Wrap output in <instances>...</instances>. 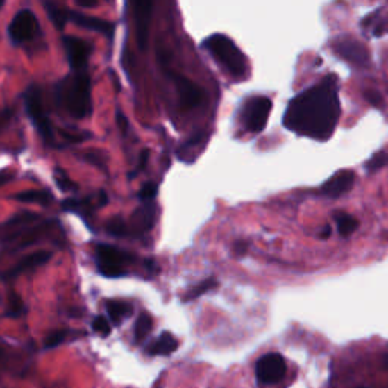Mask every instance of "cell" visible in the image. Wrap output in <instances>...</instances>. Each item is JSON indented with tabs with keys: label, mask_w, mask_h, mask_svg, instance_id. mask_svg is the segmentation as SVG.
I'll return each mask as SVG.
<instances>
[{
	"label": "cell",
	"mask_w": 388,
	"mask_h": 388,
	"mask_svg": "<svg viewBox=\"0 0 388 388\" xmlns=\"http://www.w3.org/2000/svg\"><path fill=\"white\" fill-rule=\"evenodd\" d=\"M340 114L338 82L329 74L290 101L284 114V126L303 137L328 140L334 134Z\"/></svg>",
	"instance_id": "obj_1"
},
{
	"label": "cell",
	"mask_w": 388,
	"mask_h": 388,
	"mask_svg": "<svg viewBox=\"0 0 388 388\" xmlns=\"http://www.w3.org/2000/svg\"><path fill=\"white\" fill-rule=\"evenodd\" d=\"M106 312L112 323L120 325L123 320L132 314V305L123 301H108L106 302Z\"/></svg>",
	"instance_id": "obj_19"
},
{
	"label": "cell",
	"mask_w": 388,
	"mask_h": 388,
	"mask_svg": "<svg viewBox=\"0 0 388 388\" xmlns=\"http://www.w3.org/2000/svg\"><path fill=\"white\" fill-rule=\"evenodd\" d=\"M93 329L97 332V334H101L103 337H108L110 332H111V326H110V321L106 320L103 316H97L94 320H93Z\"/></svg>",
	"instance_id": "obj_29"
},
{
	"label": "cell",
	"mask_w": 388,
	"mask_h": 388,
	"mask_svg": "<svg viewBox=\"0 0 388 388\" xmlns=\"http://www.w3.org/2000/svg\"><path fill=\"white\" fill-rule=\"evenodd\" d=\"M44 8L49 19L53 22L55 26L58 29H64L65 24H67V8H61L51 2H46Z\"/></svg>",
	"instance_id": "obj_22"
},
{
	"label": "cell",
	"mask_w": 388,
	"mask_h": 388,
	"mask_svg": "<svg viewBox=\"0 0 388 388\" xmlns=\"http://www.w3.org/2000/svg\"><path fill=\"white\" fill-rule=\"evenodd\" d=\"M67 22H73L74 24H78V26H81V28L99 32V34H103L110 40L114 37V32H115V24L112 22L93 17V15L74 12L71 10H67Z\"/></svg>",
	"instance_id": "obj_14"
},
{
	"label": "cell",
	"mask_w": 388,
	"mask_h": 388,
	"mask_svg": "<svg viewBox=\"0 0 388 388\" xmlns=\"http://www.w3.org/2000/svg\"><path fill=\"white\" fill-rule=\"evenodd\" d=\"M115 121H117V125L119 128L121 129L123 134H126L128 132V128H129V123H128V117L123 112H117V115H115Z\"/></svg>",
	"instance_id": "obj_33"
},
{
	"label": "cell",
	"mask_w": 388,
	"mask_h": 388,
	"mask_svg": "<svg viewBox=\"0 0 388 388\" xmlns=\"http://www.w3.org/2000/svg\"><path fill=\"white\" fill-rule=\"evenodd\" d=\"M24 312V307H23V302L17 294H11L10 296V311H8V316H22Z\"/></svg>",
	"instance_id": "obj_30"
},
{
	"label": "cell",
	"mask_w": 388,
	"mask_h": 388,
	"mask_svg": "<svg viewBox=\"0 0 388 388\" xmlns=\"http://www.w3.org/2000/svg\"><path fill=\"white\" fill-rule=\"evenodd\" d=\"M153 15L152 2H137L134 3V19L137 31V43L142 51H146L149 46V34H151V22Z\"/></svg>",
	"instance_id": "obj_12"
},
{
	"label": "cell",
	"mask_w": 388,
	"mask_h": 388,
	"mask_svg": "<svg viewBox=\"0 0 388 388\" xmlns=\"http://www.w3.org/2000/svg\"><path fill=\"white\" fill-rule=\"evenodd\" d=\"M156 194H158V185L155 183H146L138 192L140 201L143 203H152L156 199Z\"/></svg>",
	"instance_id": "obj_27"
},
{
	"label": "cell",
	"mask_w": 388,
	"mask_h": 388,
	"mask_svg": "<svg viewBox=\"0 0 388 388\" xmlns=\"http://www.w3.org/2000/svg\"><path fill=\"white\" fill-rule=\"evenodd\" d=\"M334 52L343 60L353 64L355 67L364 69L370 64V55L367 47L361 44L360 41L349 38V37H341L337 38L334 43Z\"/></svg>",
	"instance_id": "obj_9"
},
{
	"label": "cell",
	"mask_w": 388,
	"mask_h": 388,
	"mask_svg": "<svg viewBox=\"0 0 388 388\" xmlns=\"http://www.w3.org/2000/svg\"><path fill=\"white\" fill-rule=\"evenodd\" d=\"M135 261L130 252H126L111 244H97L96 247V266L97 271L105 278L117 279L126 276L128 266Z\"/></svg>",
	"instance_id": "obj_5"
},
{
	"label": "cell",
	"mask_w": 388,
	"mask_h": 388,
	"mask_svg": "<svg viewBox=\"0 0 388 388\" xmlns=\"http://www.w3.org/2000/svg\"><path fill=\"white\" fill-rule=\"evenodd\" d=\"M12 178H14L12 173H10L6 169L0 170V185H3L5 183H8V180L12 179Z\"/></svg>",
	"instance_id": "obj_35"
},
{
	"label": "cell",
	"mask_w": 388,
	"mask_h": 388,
	"mask_svg": "<svg viewBox=\"0 0 388 388\" xmlns=\"http://www.w3.org/2000/svg\"><path fill=\"white\" fill-rule=\"evenodd\" d=\"M176 349H178L176 338L170 332H162L151 346H149L147 353L152 355V357H158V355L169 357V355H171Z\"/></svg>",
	"instance_id": "obj_18"
},
{
	"label": "cell",
	"mask_w": 388,
	"mask_h": 388,
	"mask_svg": "<svg viewBox=\"0 0 388 388\" xmlns=\"http://www.w3.org/2000/svg\"><path fill=\"white\" fill-rule=\"evenodd\" d=\"M76 3L81 8H94V6H97V2H85V0H78Z\"/></svg>",
	"instance_id": "obj_36"
},
{
	"label": "cell",
	"mask_w": 388,
	"mask_h": 388,
	"mask_svg": "<svg viewBox=\"0 0 388 388\" xmlns=\"http://www.w3.org/2000/svg\"><path fill=\"white\" fill-rule=\"evenodd\" d=\"M216 287H217V279H216V278L205 279V280H202L201 284H197L196 287L189 288V290L187 292V296L184 297V301H185V302H188V301H194V299H197V297H201L202 294L211 292L212 288H216Z\"/></svg>",
	"instance_id": "obj_23"
},
{
	"label": "cell",
	"mask_w": 388,
	"mask_h": 388,
	"mask_svg": "<svg viewBox=\"0 0 388 388\" xmlns=\"http://www.w3.org/2000/svg\"><path fill=\"white\" fill-rule=\"evenodd\" d=\"M360 388H367V387H360Z\"/></svg>",
	"instance_id": "obj_40"
},
{
	"label": "cell",
	"mask_w": 388,
	"mask_h": 388,
	"mask_svg": "<svg viewBox=\"0 0 388 388\" xmlns=\"http://www.w3.org/2000/svg\"><path fill=\"white\" fill-rule=\"evenodd\" d=\"M40 34L41 29L37 15L32 10H28V8H24V10H20L15 14L10 26H8V37L17 46L29 43V41L35 40Z\"/></svg>",
	"instance_id": "obj_6"
},
{
	"label": "cell",
	"mask_w": 388,
	"mask_h": 388,
	"mask_svg": "<svg viewBox=\"0 0 388 388\" xmlns=\"http://www.w3.org/2000/svg\"><path fill=\"white\" fill-rule=\"evenodd\" d=\"M171 79L175 82L176 92L179 94V102L184 110H193L205 102V90L197 85L196 82L179 73H171Z\"/></svg>",
	"instance_id": "obj_10"
},
{
	"label": "cell",
	"mask_w": 388,
	"mask_h": 388,
	"mask_svg": "<svg viewBox=\"0 0 388 388\" xmlns=\"http://www.w3.org/2000/svg\"><path fill=\"white\" fill-rule=\"evenodd\" d=\"M15 201L23 203H38V205H49L53 201V196L47 189H31V192H23L15 196Z\"/></svg>",
	"instance_id": "obj_20"
},
{
	"label": "cell",
	"mask_w": 388,
	"mask_h": 388,
	"mask_svg": "<svg viewBox=\"0 0 388 388\" xmlns=\"http://www.w3.org/2000/svg\"><path fill=\"white\" fill-rule=\"evenodd\" d=\"M65 340V331H55L51 335L46 338V343H44V348L46 349H52L56 348L58 344H61Z\"/></svg>",
	"instance_id": "obj_31"
},
{
	"label": "cell",
	"mask_w": 388,
	"mask_h": 388,
	"mask_svg": "<svg viewBox=\"0 0 388 388\" xmlns=\"http://www.w3.org/2000/svg\"><path fill=\"white\" fill-rule=\"evenodd\" d=\"M287 373V364L282 355L279 353H267L257 361L255 366V375L261 384H276L282 381Z\"/></svg>",
	"instance_id": "obj_8"
},
{
	"label": "cell",
	"mask_w": 388,
	"mask_h": 388,
	"mask_svg": "<svg viewBox=\"0 0 388 388\" xmlns=\"http://www.w3.org/2000/svg\"><path fill=\"white\" fill-rule=\"evenodd\" d=\"M334 220H335L338 234H340L341 237L352 235L358 228V220L355 219L353 216H351V214L338 212V214H335Z\"/></svg>",
	"instance_id": "obj_21"
},
{
	"label": "cell",
	"mask_w": 388,
	"mask_h": 388,
	"mask_svg": "<svg viewBox=\"0 0 388 388\" xmlns=\"http://www.w3.org/2000/svg\"><path fill=\"white\" fill-rule=\"evenodd\" d=\"M152 326H153V321L152 317L143 312L142 316H140L135 321V328H134V332H135V340L137 341H143L144 338L149 335V332L152 331Z\"/></svg>",
	"instance_id": "obj_24"
},
{
	"label": "cell",
	"mask_w": 388,
	"mask_h": 388,
	"mask_svg": "<svg viewBox=\"0 0 388 388\" xmlns=\"http://www.w3.org/2000/svg\"><path fill=\"white\" fill-rule=\"evenodd\" d=\"M244 252H246V243H242V242H240V243L237 244V253H238V255H242V253H244Z\"/></svg>",
	"instance_id": "obj_37"
},
{
	"label": "cell",
	"mask_w": 388,
	"mask_h": 388,
	"mask_svg": "<svg viewBox=\"0 0 388 388\" xmlns=\"http://www.w3.org/2000/svg\"><path fill=\"white\" fill-rule=\"evenodd\" d=\"M62 210L65 212L76 214L82 220H88L92 217V214L94 211V205L92 197H85V199H76V197H70V199H65L61 202Z\"/></svg>",
	"instance_id": "obj_17"
},
{
	"label": "cell",
	"mask_w": 388,
	"mask_h": 388,
	"mask_svg": "<svg viewBox=\"0 0 388 388\" xmlns=\"http://www.w3.org/2000/svg\"><path fill=\"white\" fill-rule=\"evenodd\" d=\"M355 184V173L351 170H341L335 173L334 176L329 178L326 183L321 185V194L328 197H340L348 193Z\"/></svg>",
	"instance_id": "obj_15"
},
{
	"label": "cell",
	"mask_w": 388,
	"mask_h": 388,
	"mask_svg": "<svg viewBox=\"0 0 388 388\" xmlns=\"http://www.w3.org/2000/svg\"><path fill=\"white\" fill-rule=\"evenodd\" d=\"M65 53H67V61L71 71H87L88 58L92 55L93 47L87 40L79 37L67 35L62 38Z\"/></svg>",
	"instance_id": "obj_11"
},
{
	"label": "cell",
	"mask_w": 388,
	"mask_h": 388,
	"mask_svg": "<svg viewBox=\"0 0 388 388\" xmlns=\"http://www.w3.org/2000/svg\"><path fill=\"white\" fill-rule=\"evenodd\" d=\"M55 102L70 117L82 120L93 112L92 79L87 71H71L55 85Z\"/></svg>",
	"instance_id": "obj_2"
},
{
	"label": "cell",
	"mask_w": 388,
	"mask_h": 388,
	"mask_svg": "<svg viewBox=\"0 0 388 388\" xmlns=\"http://www.w3.org/2000/svg\"><path fill=\"white\" fill-rule=\"evenodd\" d=\"M51 258H52V252H47V251L31 253V255H28V257H24L23 260H20L11 270H8L6 273L3 275V278L5 279L17 278L19 275L26 273V271H29V270H34L40 266H44V264Z\"/></svg>",
	"instance_id": "obj_16"
},
{
	"label": "cell",
	"mask_w": 388,
	"mask_h": 388,
	"mask_svg": "<svg viewBox=\"0 0 388 388\" xmlns=\"http://www.w3.org/2000/svg\"><path fill=\"white\" fill-rule=\"evenodd\" d=\"M106 233L114 237H128V223L120 217H112L105 223Z\"/></svg>",
	"instance_id": "obj_25"
},
{
	"label": "cell",
	"mask_w": 388,
	"mask_h": 388,
	"mask_svg": "<svg viewBox=\"0 0 388 388\" xmlns=\"http://www.w3.org/2000/svg\"><path fill=\"white\" fill-rule=\"evenodd\" d=\"M23 102L24 110L32 125L37 129L38 135L43 140V143L49 147H55V130L51 125V120L47 117V112L43 105V96H41V90L34 84L29 85L26 92L23 93Z\"/></svg>",
	"instance_id": "obj_4"
},
{
	"label": "cell",
	"mask_w": 388,
	"mask_h": 388,
	"mask_svg": "<svg viewBox=\"0 0 388 388\" xmlns=\"http://www.w3.org/2000/svg\"><path fill=\"white\" fill-rule=\"evenodd\" d=\"M321 238H328V237H331V228L329 226H325L323 228V233H321V235H320Z\"/></svg>",
	"instance_id": "obj_38"
},
{
	"label": "cell",
	"mask_w": 388,
	"mask_h": 388,
	"mask_svg": "<svg viewBox=\"0 0 388 388\" xmlns=\"http://www.w3.org/2000/svg\"><path fill=\"white\" fill-rule=\"evenodd\" d=\"M364 97H366V101L373 106H381L382 105V96L379 94L376 90H366Z\"/></svg>",
	"instance_id": "obj_32"
},
{
	"label": "cell",
	"mask_w": 388,
	"mask_h": 388,
	"mask_svg": "<svg viewBox=\"0 0 388 388\" xmlns=\"http://www.w3.org/2000/svg\"><path fill=\"white\" fill-rule=\"evenodd\" d=\"M53 176H55V183L56 185L60 187L62 192L65 193H74V192H78V185L73 183V180L67 176V173H64L62 169H56L55 173H53Z\"/></svg>",
	"instance_id": "obj_26"
},
{
	"label": "cell",
	"mask_w": 388,
	"mask_h": 388,
	"mask_svg": "<svg viewBox=\"0 0 388 388\" xmlns=\"http://www.w3.org/2000/svg\"><path fill=\"white\" fill-rule=\"evenodd\" d=\"M388 164V153H385V152H378V153H375L373 156H371V158L366 162V169L369 170V171H376V170H379V169H382V167H385Z\"/></svg>",
	"instance_id": "obj_28"
},
{
	"label": "cell",
	"mask_w": 388,
	"mask_h": 388,
	"mask_svg": "<svg viewBox=\"0 0 388 388\" xmlns=\"http://www.w3.org/2000/svg\"><path fill=\"white\" fill-rule=\"evenodd\" d=\"M270 111L271 101L269 97L255 96L247 99L242 111V119L246 129L252 132V134H258V132L264 130L267 125Z\"/></svg>",
	"instance_id": "obj_7"
},
{
	"label": "cell",
	"mask_w": 388,
	"mask_h": 388,
	"mask_svg": "<svg viewBox=\"0 0 388 388\" xmlns=\"http://www.w3.org/2000/svg\"><path fill=\"white\" fill-rule=\"evenodd\" d=\"M205 49L223 69L234 78H243L247 73V60L244 53L228 35L214 34L202 41Z\"/></svg>",
	"instance_id": "obj_3"
},
{
	"label": "cell",
	"mask_w": 388,
	"mask_h": 388,
	"mask_svg": "<svg viewBox=\"0 0 388 388\" xmlns=\"http://www.w3.org/2000/svg\"><path fill=\"white\" fill-rule=\"evenodd\" d=\"M156 208L153 203H143L137 211L132 214L128 223V235L129 237H142L149 233L155 225Z\"/></svg>",
	"instance_id": "obj_13"
},
{
	"label": "cell",
	"mask_w": 388,
	"mask_h": 388,
	"mask_svg": "<svg viewBox=\"0 0 388 388\" xmlns=\"http://www.w3.org/2000/svg\"><path fill=\"white\" fill-rule=\"evenodd\" d=\"M3 5H5V2H3V0H0V8H2Z\"/></svg>",
	"instance_id": "obj_39"
},
{
	"label": "cell",
	"mask_w": 388,
	"mask_h": 388,
	"mask_svg": "<svg viewBox=\"0 0 388 388\" xmlns=\"http://www.w3.org/2000/svg\"><path fill=\"white\" fill-rule=\"evenodd\" d=\"M147 160H149V151L146 149V151H143L142 155H140V164H138V167L135 169V171H142L147 164Z\"/></svg>",
	"instance_id": "obj_34"
}]
</instances>
